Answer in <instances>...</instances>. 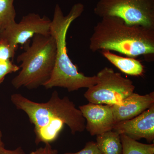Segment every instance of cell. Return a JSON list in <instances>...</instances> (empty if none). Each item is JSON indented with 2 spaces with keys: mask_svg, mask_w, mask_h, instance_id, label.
<instances>
[{
  "mask_svg": "<svg viewBox=\"0 0 154 154\" xmlns=\"http://www.w3.org/2000/svg\"><path fill=\"white\" fill-rule=\"evenodd\" d=\"M102 53L104 57L122 72L132 76H141L143 74V66L134 58L123 57L109 51H102Z\"/></svg>",
  "mask_w": 154,
  "mask_h": 154,
  "instance_id": "obj_11",
  "label": "cell"
},
{
  "mask_svg": "<svg viewBox=\"0 0 154 154\" xmlns=\"http://www.w3.org/2000/svg\"><path fill=\"white\" fill-rule=\"evenodd\" d=\"M79 108L87 122L85 129L91 135L113 130L116 122L112 105L89 102Z\"/></svg>",
  "mask_w": 154,
  "mask_h": 154,
  "instance_id": "obj_9",
  "label": "cell"
},
{
  "mask_svg": "<svg viewBox=\"0 0 154 154\" xmlns=\"http://www.w3.org/2000/svg\"><path fill=\"white\" fill-rule=\"evenodd\" d=\"M30 154H58L57 150L52 148L50 144H45L44 147L39 148Z\"/></svg>",
  "mask_w": 154,
  "mask_h": 154,
  "instance_id": "obj_18",
  "label": "cell"
},
{
  "mask_svg": "<svg viewBox=\"0 0 154 154\" xmlns=\"http://www.w3.org/2000/svg\"><path fill=\"white\" fill-rule=\"evenodd\" d=\"M2 25H1V23H0V32L2 31Z\"/></svg>",
  "mask_w": 154,
  "mask_h": 154,
  "instance_id": "obj_21",
  "label": "cell"
},
{
  "mask_svg": "<svg viewBox=\"0 0 154 154\" xmlns=\"http://www.w3.org/2000/svg\"><path fill=\"white\" fill-rule=\"evenodd\" d=\"M51 20L38 14L30 13L22 17L19 23L6 27L0 32V38L15 48L27 43L36 34H51Z\"/></svg>",
  "mask_w": 154,
  "mask_h": 154,
  "instance_id": "obj_7",
  "label": "cell"
},
{
  "mask_svg": "<svg viewBox=\"0 0 154 154\" xmlns=\"http://www.w3.org/2000/svg\"><path fill=\"white\" fill-rule=\"evenodd\" d=\"M25 44V51L17 58V62L21 63V71L11 84L17 89L32 90L43 86L49 79L55 64L56 43L51 34H36Z\"/></svg>",
  "mask_w": 154,
  "mask_h": 154,
  "instance_id": "obj_4",
  "label": "cell"
},
{
  "mask_svg": "<svg viewBox=\"0 0 154 154\" xmlns=\"http://www.w3.org/2000/svg\"><path fill=\"white\" fill-rule=\"evenodd\" d=\"M153 105V92L145 95L134 92L120 104L112 105L116 124L134 118Z\"/></svg>",
  "mask_w": 154,
  "mask_h": 154,
  "instance_id": "obj_10",
  "label": "cell"
},
{
  "mask_svg": "<svg viewBox=\"0 0 154 154\" xmlns=\"http://www.w3.org/2000/svg\"><path fill=\"white\" fill-rule=\"evenodd\" d=\"M96 75L97 84L88 88L84 94L90 103L117 105L134 92L135 87L132 81L111 68L105 67Z\"/></svg>",
  "mask_w": 154,
  "mask_h": 154,
  "instance_id": "obj_6",
  "label": "cell"
},
{
  "mask_svg": "<svg viewBox=\"0 0 154 154\" xmlns=\"http://www.w3.org/2000/svg\"><path fill=\"white\" fill-rule=\"evenodd\" d=\"M2 133L0 130V146H5V144L3 143L2 141Z\"/></svg>",
  "mask_w": 154,
  "mask_h": 154,
  "instance_id": "obj_20",
  "label": "cell"
},
{
  "mask_svg": "<svg viewBox=\"0 0 154 154\" xmlns=\"http://www.w3.org/2000/svg\"><path fill=\"white\" fill-rule=\"evenodd\" d=\"M17 48L13 47L9 43L0 38V61L13 58Z\"/></svg>",
  "mask_w": 154,
  "mask_h": 154,
  "instance_id": "obj_16",
  "label": "cell"
},
{
  "mask_svg": "<svg viewBox=\"0 0 154 154\" xmlns=\"http://www.w3.org/2000/svg\"><path fill=\"white\" fill-rule=\"evenodd\" d=\"M17 109L26 113L34 125L35 143L50 144L56 140L66 125L72 134L85 129L86 120L79 109L67 96L60 98L54 91L46 102H33L19 94L11 95Z\"/></svg>",
  "mask_w": 154,
  "mask_h": 154,
  "instance_id": "obj_1",
  "label": "cell"
},
{
  "mask_svg": "<svg viewBox=\"0 0 154 154\" xmlns=\"http://www.w3.org/2000/svg\"><path fill=\"white\" fill-rule=\"evenodd\" d=\"M113 130L134 140L144 138L151 143L154 139V105L134 118L117 122Z\"/></svg>",
  "mask_w": 154,
  "mask_h": 154,
  "instance_id": "obj_8",
  "label": "cell"
},
{
  "mask_svg": "<svg viewBox=\"0 0 154 154\" xmlns=\"http://www.w3.org/2000/svg\"><path fill=\"white\" fill-rule=\"evenodd\" d=\"M85 11L82 3L75 4L66 16L64 15L60 6L57 4L51 25V34L55 39L56 56L54 68L49 79L43 85L45 89L55 87L65 88L69 92L81 88H89L97 84V76H87L79 72L68 54L66 36L72 22Z\"/></svg>",
  "mask_w": 154,
  "mask_h": 154,
  "instance_id": "obj_3",
  "label": "cell"
},
{
  "mask_svg": "<svg viewBox=\"0 0 154 154\" xmlns=\"http://www.w3.org/2000/svg\"><path fill=\"white\" fill-rule=\"evenodd\" d=\"M14 1V0H0V23L2 28V30L17 22Z\"/></svg>",
  "mask_w": 154,
  "mask_h": 154,
  "instance_id": "obj_14",
  "label": "cell"
},
{
  "mask_svg": "<svg viewBox=\"0 0 154 154\" xmlns=\"http://www.w3.org/2000/svg\"><path fill=\"white\" fill-rule=\"evenodd\" d=\"M89 48L93 52L112 51L130 57L153 55L154 29L128 25L118 17H104L94 27Z\"/></svg>",
  "mask_w": 154,
  "mask_h": 154,
  "instance_id": "obj_2",
  "label": "cell"
},
{
  "mask_svg": "<svg viewBox=\"0 0 154 154\" xmlns=\"http://www.w3.org/2000/svg\"><path fill=\"white\" fill-rule=\"evenodd\" d=\"M122 154H154V144L139 142L124 134H120Z\"/></svg>",
  "mask_w": 154,
  "mask_h": 154,
  "instance_id": "obj_13",
  "label": "cell"
},
{
  "mask_svg": "<svg viewBox=\"0 0 154 154\" xmlns=\"http://www.w3.org/2000/svg\"><path fill=\"white\" fill-rule=\"evenodd\" d=\"M0 154H25L21 147H17L14 150L7 149L5 146H0Z\"/></svg>",
  "mask_w": 154,
  "mask_h": 154,
  "instance_id": "obj_19",
  "label": "cell"
},
{
  "mask_svg": "<svg viewBox=\"0 0 154 154\" xmlns=\"http://www.w3.org/2000/svg\"><path fill=\"white\" fill-rule=\"evenodd\" d=\"M94 13L101 18L114 16L128 25L154 29V0H99Z\"/></svg>",
  "mask_w": 154,
  "mask_h": 154,
  "instance_id": "obj_5",
  "label": "cell"
},
{
  "mask_svg": "<svg viewBox=\"0 0 154 154\" xmlns=\"http://www.w3.org/2000/svg\"><path fill=\"white\" fill-rule=\"evenodd\" d=\"M96 136V144L102 154H122V144L118 133L110 131Z\"/></svg>",
  "mask_w": 154,
  "mask_h": 154,
  "instance_id": "obj_12",
  "label": "cell"
},
{
  "mask_svg": "<svg viewBox=\"0 0 154 154\" xmlns=\"http://www.w3.org/2000/svg\"><path fill=\"white\" fill-rule=\"evenodd\" d=\"M64 154H102L97 147L96 142H88L85 147L80 151L75 153L66 152Z\"/></svg>",
  "mask_w": 154,
  "mask_h": 154,
  "instance_id": "obj_17",
  "label": "cell"
},
{
  "mask_svg": "<svg viewBox=\"0 0 154 154\" xmlns=\"http://www.w3.org/2000/svg\"><path fill=\"white\" fill-rule=\"evenodd\" d=\"M20 69V67L13 63L11 60L0 61V84L4 82L7 75L16 72Z\"/></svg>",
  "mask_w": 154,
  "mask_h": 154,
  "instance_id": "obj_15",
  "label": "cell"
}]
</instances>
